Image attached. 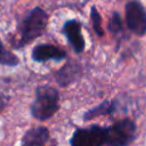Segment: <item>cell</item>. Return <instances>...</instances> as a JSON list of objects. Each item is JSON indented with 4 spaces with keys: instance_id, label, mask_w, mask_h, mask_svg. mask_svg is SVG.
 I'll list each match as a JSON object with an SVG mask.
<instances>
[{
    "instance_id": "6da1fadb",
    "label": "cell",
    "mask_w": 146,
    "mask_h": 146,
    "mask_svg": "<svg viewBox=\"0 0 146 146\" xmlns=\"http://www.w3.org/2000/svg\"><path fill=\"white\" fill-rule=\"evenodd\" d=\"M59 108V94L49 86L42 84L35 89V97L31 105V114L39 121L50 119Z\"/></svg>"
},
{
    "instance_id": "7a4b0ae2",
    "label": "cell",
    "mask_w": 146,
    "mask_h": 146,
    "mask_svg": "<svg viewBox=\"0 0 146 146\" xmlns=\"http://www.w3.org/2000/svg\"><path fill=\"white\" fill-rule=\"evenodd\" d=\"M48 14L40 7L33 8L25 17L21 27V38L16 47H23L41 36L47 29Z\"/></svg>"
},
{
    "instance_id": "3957f363",
    "label": "cell",
    "mask_w": 146,
    "mask_h": 146,
    "mask_svg": "<svg viewBox=\"0 0 146 146\" xmlns=\"http://www.w3.org/2000/svg\"><path fill=\"white\" fill-rule=\"evenodd\" d=\"M136 137V124L130 119H123L106 128V146H129Z\"/></svg>"
},
{
    "instance_id": "277c9868",
    "label": "cell",
    "mask_w": 146,
    "mask_h": 146,
    "mask_svg": "<svg viewBox=\"0 0 146 146\" xmlns=\"http://www.w3.org/2000/svg\"><path fill=\"white\" fill-rule=\"evenodd\" d=\"M106 139V128L97 124L78 128L74 130L70 144L71 146H103Z\"/></svg>"
},
{
    "instance_id": "5b68a950",
    "label": "cell",
    "mask_w": 146,
    "mask_h": 146,
    "mask_svg": "<svg viewBox=\"0 0 146 146\" xmlns=\"http://www.w3.org/2000/svg\"><path fill=\"white\" fill-rule=\"evenodd\" d=\"M125 22L133 34L138 36L146 34V11L139 1L132 0L125 5Z\"/></svg>"
},
{
    "instance_id": "8992f818",
    "label": "cell",
    "mask_w": 146,
    "mask_h": 146,
    "mask_svg": "<svg viewBox=\"0 0 146 146\" xmlns=\"http://www.w3.org/2000/svg\"><path fill=\"white\" fill-rule=\"evenodd\" d=\"M63 34L76 54H81L86 48V42L81 33V24L76 19H70L63 25Z\"/></svg>"
},
{
    "instance_id": "52a82bcc",
    "label": "cell",
    "mask_w": 146,
    "mask_h": 146,
    "mask_svg": "<svg viewBox=\"0 0 146 146\" xmlns=\"http://www.w3.org/2000/svg\"><path fill=\"white\" fill-rule=\"evenodd\" d=\"M64 58H66V51L50 43L38 44L32 50V59L38 63H44L50 59L58 62Z\"/></svg>"
},
{
    "instance_id": "ba28073f",
    "label": "cell",
    "mask_w": 146,
    "mask_h": 146,
    "mask_svg": "<svg viewBox=\"0 0 146 146\" xmlns=\"http://www.w3.org/2000/svg\"><path fill=\"white\" fill-rule=\"evenodd\" d=\"M49 139V130L46 127H34L27 130L21 141V146H44Z\"/></svg>"
},
{
    "instance_id": "9c48e42d",
    "label": "cell",
    "mask_w": 146,
    "mask_h": 146,
    "mask_svg": "<svg viewBox=\"0 0 146 146\" xmlns=\"http://www.w3.org/2000/svg\"><path fill=\"white\" fill-rule=\"evenodd\" d=\"M79 74H80V67L78 66V64L67 63L55 73V79L59 86L66 87L73 83L74 81H76Z\"/></svg>"
},
{
    "instance_id": "30bf717a",
    "label": "cell",
    "mask_w": 146,
    "mask_h": 146,
    "mask_svg": "<svg viewBox=\"0 0 146 146\" xmlns=\"http://www.w3.org/2000/svg\"><path fill=\"white\" fill-rule=\"evenodd\" d=\"M115 111V103L114 102H110V100H105L103 103H100L99 105L88 110L87 112L83 113L82 117L84 121L102 116V115H108L111 113H113Z\"/></svg>"
},
{
    "instance_id": "8fae6325",
    "label": "cell",
    "mask_w": 146,
    "mask_h": 146,
    "mask_svg": "<svg viewBox=\"0 0 146 146\" xmlns=\"http://www.w3.org/2000/svg\"><path fill=\"white\" fill-rule=\"evenodd\" d=\"M0 64L6 66H17L19 59L9 50H7L0 40Z\"/></svg>"
},
{
    "instance_id": "7c38bea8",
    "label": "cell",
    "mask_w": 146,
    "mask_h": 146,
    "mask_svg": "<svg viewBox=\"0 0 146 146\" xmlns=\"http://www.w3.org/2000/svg\"><path fill=\"white\" fill-rule=\"evenodd\" d=\"M90 18H91V22H92V27L96 32V34L98 36H103L104 35V30L102 27V17L97 10V8L95 6L91 7L90 9Z\"/></svg>"
},
{
    "instance_id": "4fadbf2b",
    "label": "cell",
    "mask_w": 146,
    "mask_h": 146,
    "mask_svg": "<svg viewBox=\"0 0 146 146\" xmlns=\"http://www.w3.org/2000/svg\"><path fill=\"white\" fill-rule=\"evenodd\" d=\"M108 30L114 34V35H117L120 34L122 31H123V26H122V21H121V17L119 15V13L114 11L111 16V19H110V23H108Z\"/></svg>"
},
{
    "instance_id": "5bb4252c",
    "label": "cell",
    "mask_w": 146,
    "mask_h": 146,
    "mask_svg": "<svg viewBox=\"0 0 146 146\" xmlns=\"http://www.w3.org/2000/svg\"><path fill=\"white\" fill-rule=\"evenodd\" d=\"M7 100H8V97L0 92V112L2 111V108L5 107V105L7 104Z\"/></svg>"
},
{
    "instance_id": "9a60e30c",
    "label": "cell",
    "mask_w": 146,
    "mask_h": 146,
    "mask_svg": "<svg viewBox=\"0 0 146 146\" xmlns=\"http://www.w3.org/2000/svg\"><path fill=\"white\" fill-rule=\"evenodd\" d=\"M51 146H56V143H52V144H51Z\"/></svg>"
}]
</instances>
